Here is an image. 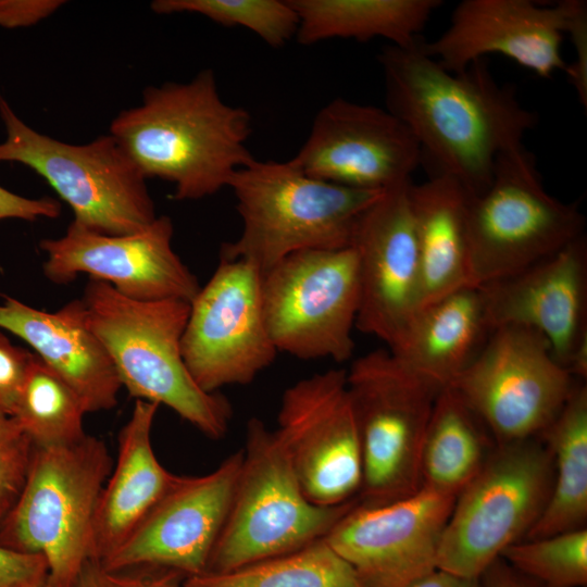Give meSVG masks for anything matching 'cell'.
I'll return each instance as SVG.
<instances>
[{"label":"cell","instance_id":"6da1fadb","mask_svg":"<svg viewBox=\"0 0 587 587\" xmlns=\"http://www.w3.org/2000/svg\"><path fill=\"white\" fill-rule=\"evenodd\" d=\"M387 45L378 55L387 110L417 141L430 176L459 180L476 196L490 184L499 155L523 145L537 123L487 59L453 73L421 49Z\"/></svg>","mask_w":587,"mask_h":587},{"label":"cell","instance_id":"7a4b0ae2","mask_svg":"<svg viewBox=\"0 0 587 587\" xmlns=\"http://www.w3.org/2000/svg\"><path fill=\"white\" fill-rule=\"evenodd\" d=\"M251 116L225 103L212 70L186 83L150 86L139 105L121 111L110 133L145 178L174 185L176 200H197L228 187L254 160L246 143Z\"/></svg>","mask_w":587,"mask_h":587},{"label":"cell","instance_id":"3957f363","mask_svg":"<svg viewBox=\"0 0 587 587\" xmlns=\"http://www.w3.org/2000/svg\"><path fill=\"white\" fill-rule=\"evenodd\" d=\"M80 301L88 327L132 397L172 409L211 439L225 436L233 416L230 403L217 392L202 390L182 355L189 302L134 300L92 278Z\"/></svg>","mask_w":587,"mask_h":587},{"label":"cell","instance_id":"277c9868","mask_svg":"<svg viewBox=\"0 0 587 587\" xmlns=\"http://www.w3.org/2000/svg\"><path fill=\"white\" fill-rule=\"evenodd\" d=\"M228 187L242 230L222 246L220 258L242 260L261 273L296 252L351 247L361 217L384 192L312 177L291 159H254Z\"/></svg>","mask_w":587,"mask_h":587},{"label":"cell","instance_id":"5b68a950","mask_svg":"<svg viewBox=\"0 0 587 587\" xmlns=\"http://www.w3.org/2000/svg\"><path fill=\"white\" fill-rule=\"evenodd\" d=\"M103 440L36 448L22 492L0 526V546L42 555L46 587H72L90 560L97 504L112 471Z\"/></svg>","mask_w":587,"mask_h":587},{"label":"cell","instance_id":"8992f818","mask_svg":"<svg viewBox=\"0 0 587 587\" xmlns=\"http://www.w3.org/2000/svg\"><path fill=\"white\" fill-rule=\"evenodd\" d=\"M242 452L230 510L205 572L232 571L324 538L358 502L312 503L277 432L257 417L247 424Z\"/></svg>","mask_w":587,"mask_h":587},{"label":"cell","instance_id":"52a82bcc","mask_svg":"<svg viewBox=\"0 0 587 587\" xmlns=\"http://www.w3.org/2000/svg\"><path fill=\"white\" fill-rule=\"evenodd\" d=\"M552 482L551 452L539 437L496 445L455 497L440 538L436 569L479 578L534 527Z\"/></svg>","mask_w":587,"mask_h":587},{"label":"cell","instance_id":"ba28073f","mask_svg":"<svg viewBox=\"0 0 587 587\" xmlns=\"http://www.w3.org/2000/svg\"><path fill=\"white\" fill-rule=\"evenodd\" d=\"M7 138L0 162H18L36 172L74 213V221L105 235L137 233L155 218L146 178L111 135L72 145L36 132L0 96Z\"/></svg>","mask_w":587,"mask_h":587},{"label":"cell","instance_id":"9c48e42d","mask_svg":"<svg viewBox=\"0 0 587 587\" xmlns=\"http://www.w3.org/2000/svg\"><path fill=\"white\" fill-rule=\"evenodd\" d=\"M576 203L550 195L521 145L499 155L490 184L473 196L467 237L476 287L514 275L584 235Z\"/></svg>","mask_w":587,"mask_h":587},{"label":"cell","instance_id":"30bf717a","mask_svg":"<svg viewBox=\"0 0 587 587\" xmlns=\"http://www.w3.org/2000/svg\"><path fill=\"white\" fill-rule=\"evenodd\" d=\"M346 372L362 450L358 503L382 505L416 492L423 441L441 390L405 370L389 350L360 357Z\"/></svg>","mask_w":587,"mask_h":587},{"label":"cell","instance_id":"8fae6325","mask_svg":"<svg viewBox=\"0 0 587 587\" xmlns=\"http://www.w3.org/2000/svg\"><path fill=\"white\" fill-rule=\"evenodd\" d=\"M360 298L352 247L296 252L262 273L270 337L277 352L298 359L349 360Z\"/></svg>","mask_w":587,"mask_h":587},{"label":"cell","instance_id":"7c38bea8","mask_svg":"<svg viewBox=\"0 0 587 587\" xmlns=\"http://www.w3.org/2000/svg\"><path fill=\"white\" fill-rule=\"evenodd\" d=\"M576 379L548 340L523 326H500L451 386L496 445L537 438L558 415Z\"/></svg>","mask_w":587,"mask_h":587},{"label":"cell","instance_id":"4fadbf2b","mask_svg":"<svg viewBox=\"0 0 587 587\" xmlns=\"http://www.w3.org/2000/svg\"><path fill=\"white\" fill-rule=\"evenodd\" d=\"M277 353L264 319L262 273L242 260L220 258L190 303L182 338L190 375L202 390L214 394L251 383Z\"/></svg>","mask_w":587,"mask_h":587},{"label":"cell","instance_id":"5bb4252c","mask_svg":"<svg viewBox=\"0 0 587 587\" xmlns=\"http://www.w3.org/2000/svg\"><path fill=\"white\" fill-rule=\"evenodd\" d=\"M275 429L314 504L348 502L362 484L359 428L345 370H328L288 387Z\"/></svg>","mask_w":587,"mask_h":587},{"label":"cell","instance_id":"9a60e30c","mask_svg":"<svg viewBox=\"0 0 587 587\" xmlns=\"http://www.w3.org/2000/svg\"><path fill=\"white\" fill-rule=\"evenodd\" d=\"M173 223L166 216L127 235H105L72 221L64 236L39 242L46 253L45 276L66 285L87 274L139 301L165 299L191 303L201 286L172 246Z\"/></svg>","mask_w":587,"mask_h":587},{"label":"cell","instance_id":"2e32d148","mask_svg":"<svg viewBox=\"0 0 587 587\" xmlns=\"http://www.w3.org/2000/svg\"><path fill=\"white\" fill-rule=\"evenodd\" d=\"M455 497L422 486L390 503L357 502L324 538L361 587H410L436 569Z\"/></svg>","mask_w":587,"mask_h":587},{"label":"cell","instance_id":"e0dca14e","mask_svg":"<svg viewBox=\"0 0 587 587\" xmlns=\"http://www.w3.org/2000/svg\"><path fill=\"white\" fill-rule=\"evenodd\" d=\"M243 452L202 476H177L129 537L99 564L108 571L165 569L186 578L207 571L228 516Z\"/></svg>","mask_w":587,"mask_h":587},{"label":"cell","instance_id":"ac0fdd59","mask_svg":"<svg viewBox=\"0 0 587 587\" xmlns=\"http://www.w3.org/2000/svg\"><path fill=\"white\" fill-rule=\"evenodd\" d=\"M291 160L328 183L385 190L410 180L422 155L410 129L387 109L336 98L315 115Z\"/></svg>","mask_w":587,"mask_h":587},{"label":"cell","instance_id":"d6986e66","mask_svg":"<svg viewBox=\"0 0 587 587\" xmlns=\"http://www.w3.org/2000/svg\"><path fill=\"white\" fill-rule=\"evenodd\" d=\"M411 179L389 187L366 210L351 247L358 257L355 327L396 349L420 309L421 268L409 201Z\"/></svg>","mask_w":587,"mask_h":587},{"label":"cell","instance_id":"ffe728a7","mask_svg":"<svg viewBox=\"0 0 587 587\" xmlns=\"http://www.w3.org/2000/svg\"><path fill=\"white\" fill-rule=\"evenodd\" d=\"M575 2L547 7L532 0H463L446 30L433 41H421V49L453 73L496 53L550 78L566 67L561 42Z\"/></svg>","mask_w":587,"mask_h":587},{"label":"cell","instance_id":"44dd1931","mask_svg":"<svg viewBox=\"0 0 587 587\" xmlns=\"http://www.w3.org/2000/svg\"><path fill=\"white\" fill-rule=\"evenodd\" d=\"M478 288L490 330L514 325L539 332L565 370L574 352L587 344L585 235L529 267Z\"/></svg>","mask_w":587,"mask_h":587},{"label":"cell","instance_id":"7402d4cb","mask_svg":"<svg viewBox=\"0 0 587 587\" xmlns=\"http://www.w3.org/2000/svg\"><path fill=\"white\" fill-rule=\"evenodd\" d=\"M0 327L20 337L79 397L87 413L110 410L122 384L103 345L87 325L80 299L54 312L2 295Z\"/></svg>","mask_w":587,"mask_h":587},{"label":"cell","instance_id":"603a6c76","mask_svg":"<svg viewBox=\"0 0 587 587\" xmlns=\"http://www.w3.org/2000/svg\"><path fill=\"white\" fill-rule=\"evenodd\" d=\"M159 404L136 400L118 434L115 465L102 488L93 519L90 560L113 553L174 485L178 475L158 460L151 432Z\"/></svg>","mask_w":587,"mask_h":587},{"label":"cell","instance_id":"cb8c5ba5","mask_svg":"<svg viewBox=\"0 0 587 587\" xmlns=\"http://www.w3.org/2000/svg\"><path fill=\"white\" fill-rule=\"evenodd\" d=\"M472 193L457 179L433 175L409 186L421 268L420 309L474 285L467 237Z\"/></svg>","mask_w":587,"mask_h":587},{"label":"cell","instance_id":"d4e9b609","mask_svg":"<svg viewBox=\"0 0 587 587\" xmlns=\"http://www.w3.org/2000/svg\"><path fill=\"white\" fill-rule=\"evenodd\" d=\"M491 333L478 287H465L422 307L395 359L409 372L442 390L471 364Z\"/></svg>","mask_w":587,"mask_h":587},{"label":"cell","instance_id":"484cf974","mask_svg":"<svg viewBox=\"0 0 587 587\" xmlns=\"http://www.w3.org/2000/svg\"><path fill=\"white\" fill-rule=\"evenodd\" d=\"M298 15L296 39L313 45L344 38H384L408 47L419 41L439 0H288Z\"/></svg>","mask_w":587,"mask_h":587},{"label":"cell","instance_id":"4316f807","mask_svg":"<svg viewBox=\"0 0 587 587\" xmlns=\"http://www.w3.org/2000/svg\"><path fill=\"white\" fill-rule=\"evenodd\" d=\"M539 438L551 452L553 482L539 520L524 539L586 528L587 387L576 380L564 405Z\"/></svg>","mask_w":587,"mask_h":587},{"label":"cell","instance_id":"83f0119b","mask_svg":"<svg viewBox=\"0 0 587 587\" xmlns=\"http://www.w3.org/2000/svg\"><path fill=\"white\" fill-rule=\"evenodd\" d=\"M496 444L485 424L452 388L437 396L421 452L422 486L458 495Z\"/></svg>","mask_w":587,"mask_h":587},{"label":"cell","instance_id":"f1b7e54d","mask_svg":"<svg viewBox=\"0 0 587 587\" xmlns=\"http://www.w3.org/2000/svg\"><path fill=\"white\" fill-rule=\"evenodd\" d=\"M187 587H361L350 565L317 539L238 569L185 578Z\"/></svg>","mask_w":587,"mask_h":587},{"label":"cell","instance_id":"f546056e","mask_svg":"<svg viewBox=\"0 0 587 587\" xmlns=\"http://www.w3.org/2000/svg\"><path fill=\"white\" fill-rule=\"evenodd\" d=\"M87 413L75 391L37 355L12 415L36 448L71 445L86 436Z\"/></svg>","mask_w":587,"mask_h":587},{"label":"cell","instance_id":"4dcf8cb0","mask_svg":"<svg viewBox=\"0 0 587 587\" xmlns=\"http://www.w3.org/2000/svg\"><path fill=\"white\" fill-rule=\"evenodd\" d=\"M500 558L536 587H586L587 528L522 539Z\"/></svg>","mask_w":587,"mask_h":587},{"label":"cell","instance_id":"1f68e13d","mask_svg":"<svg viewBox=\"0 0 587 587\" xmlns=\"http://www.w3.org/2000/svg\"><path fill=\"white\" fill-rule=\"evenodd\" d=\"M158 14L197 13L223 26H241L273 48L296 38L298 15L288 0H155Z\"/></svg>","mask_w":587,"mask_h":587},{"label":"cell","instance_id":"d6a6232c","mask_svg":"<svg viewBox=\"0 0 587 587\" xmlns=\"http://www.w3.org/2000/svg\"><path fill=\"white\" fill-rule=\"evenodd\" d=\"M33 450L14 417L0 412V526L22 492Z\"/></svg>","mask_w":587,"mask_h":587},{"label":"cell","instance_id":"836d02e7","mask_svg":"<svg viewBox=\"0 0 587 587\" xmlns=\"http://www.w3.org/2000/svg\"><path fill=\"white\" fill-rule=\"evenodd\" d=\"M185 578L165 569L108 571L89 560L72 587H187Z\"/></svg>","mask_w":587,"mask_h":587},{"label":"cell","instance_id":"e575fe53","mask_svg":"<svg viewBox=\"0 0 587 587\" xmlns=\"http://www.w3.org/2000/svg\"><path fill=\"white\" fill-rule=\"evenodd\" d=\"M36 354L0 332V412L12 416Z\"/></svg>","mask_w":587,"mask_h":587},{"label":"cell","instance_id":"d590c367","mask_svg":"<svg viewBox=\"0 0 587 587\" xmlns=\"http://www.w3.org/2000/svg\"><path fill=\"white\" fill-rule=\"evenodd\" d=\"M47 578L48 564L42 555L0 546V587H43Z\"/></svg>","mask_w":587,"mask_h":587},{"label":"cell","instance_id":"8d00e7d4","mask_svg":"<svg viewBox=\"0 0 587 587\" xmlns=\"http://www.w3.org/2000/svg\"><path fill=\"white\" fill-rule=\"evenodd\" d=\"M573 42L575 60L566 64L565 72L577 97L587 105V10L586 2L576 0L566 33Z\"/></svg>","mask_w":587,"mask_h":587},{"label":"cell","instance_id":"74e56055","mask_svg":"<svg viewBox=\"0 0 587 587\" xmlns=\"http://www.w3.org/2000/svg\"><path fill=\"white\" fill-rule=\"evenodd\" d=\"M60 213L61 204L53 198L32 199L0 186V220L20 218L34 222L39 217L55 218Z\"/></svg>","mask_w":587,"mask_h":587},{"label":"cell","instance_id":"f35d334b","mask_svg":"<svg viewBox=\"0 0 587 587\" xmlns=\"http://www.w3.org/2000/svg\"><path fill=\"white\" fill-rule=\"evenodd\" d=\"M64 3L62 0H0V26H32L51 15Z\"/></svg>","mask_w":587,"mask_h":587},{"label":"cell","instance_id":"ab89813d","mask_svg":"<svg viewBox=\"0 0 587 587\" xmlns=\"http://www.w3.org/2000/svg\"><path fill=\"white\" fill-rule=\"evenodd\" d=\"M480 587H536L503 559L492 562L479 576Z\"/></svg>","mask_w":587,"mask_h":587},{"label":"cell","instance_id":"60d3db41","mask_svg":"<svg viewBox=\"0 0 587 587\" xmlns=\"http://www.w3.org/2000/svg\"><path fill=\"white\" fill-rule=\"evenodd\" d=\"M410 587H480L479 578L459 576L435 569Z\"/></svg>","mask_w":587,"mask_h":587},{"label":"cell","instance_id":"b9f144b4","mask_svg":"<svg viewBox=\"0 0 587 587\" xmlns=\"http://www.w3.org/2000/svg\"><path fill=\"white\" fill-rule=\"evenodd\" d=\"M43 587H46V585Z\"/></svg>","mask_w":587,"mask_h":587}]
</instances>
